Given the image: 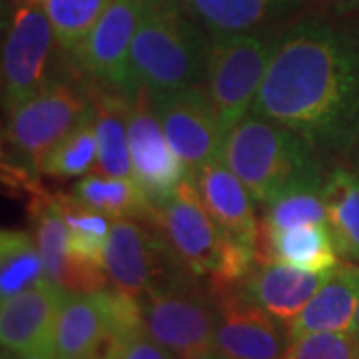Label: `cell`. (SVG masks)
Returning a JSON list of instances; mask_svg holds the SVG:
<instances>
[{
	"label": "cell",
	"mask_w": 359,
	"mask_h": 359,
	"mask_svg": "<svg viewBox=\"0 0 359 359\" xmlns=\"http://www.w3.org/2000/svg\"><path fill=\"white\" fill-rule=\"evenodd\" d=\"M252 114L295 132L320 156L359 138V32L304 18L278 34Z\"/></svg>",
	"instance_id": "obj_1"
},
{
	"label": "cell",
	"mask_w": 359,
	"mask_h": 359,
	"mask_svg": "<svg viewBox=\"0 0 359 359\" xmlns=\"http://www.w3.org/2000/svg\"><path fill=\"white\" fill-rule=\"evenodd\" d=\"M210 40L180 0H144L130 48L136 88L152 96L204 84Z\"/></svg>",
	"instance_id": "obj_2"
},
{
	"label": "cell",
	"mask_w": 359,
	"mask_h": 359,
	"mask_svg": "<svg viewBox=\"0 0 359 359\" xmlns=\"http://www.w3.org/2000/svg\"><path fill=\"white\" fill-rule=\"evenodd\" d=\"M222 160L259 205H268L292 188L321 186L325 180L320 154L308 142L256 114H245L226 136Z\"/></svg>",
	"instance_id": "obj_3"
},
{
	"label": "cell",
	"mask_w": 359,
	"mask_h": 359,
	"mask_svg": "<svg viewBox=\"0 0 359 359\" xmlns=\"http://www.w3.org/2000/svg\"><path fill=\"white\" fill-rule=\"evenodd\" d=\"M156 224L182 266L214 290L238 287L257 264L259 252L230 240L210 216L192 176L156 210Z\"/></svg>",
	"instance_id": "obj_4"
},
{
	"label": "cell",
	"mask_w": 359,
	"mask_h": 359,
	"mask_svg": "<svg viewBox=\"0 0 359 359\" xmlns=\"http://www.w3.org/2000/svg\"><path fill=\"white\" fill-rule=\"evenodd\" d=\"M142 316L158 344L176 355L216 347L218 294L184 273L140 297Z\"/></svg>",
	"instance_id": "obj_5"
},
{
	"label": "cell",
	"mask_w": 359,
	"mask_h": 359,
	"mask_svg": "<svg viewBox=\"0 0 359 359\" xmlns=\"http://www.w3.org/2000/svg\"><path fill=\"white\" fill-rule=\"evenodd\" d=\"M278 36L236 34L212 36L208 50L205 88L218 114L222 140L252 110L268 70Z\"/></svg>",
	"instance_id": "obj_6"
},
{
	"label": "cell",
	"mask_w": 359,
	"mask_h": 359,
	"mask_svg": "<svg viewBox=\"0 0 359 359\" xmlns=\"http://www.w3.org/2000/svg\"><path fill=\"white\" fill-rule=\"evenodd\" d=\"M94 102L72 80H50L36 94L6 112L4 146L11 148L22 168L32 162L39 168L42 156L65 138L92 112Z\"/></svg>",
	"instance_id": "obj_7"
},
{
	"label": "cell",
	"mask_w": 359,
	"mask_h": 359,
	"mask_svg": "<svg viewBox=\"0 0 359 359\" xmlns=\"http://www.w3.org/2000/svg\"><path fill=\"white\" fill-rule=\"evenodd\" d=\"M56 34L40 0H8L2 39V106L8 112L50 82Z\"/></svg>",
	"instance_id": "obj_8"
},
{
	"label": "cell",
	"mask_w": 359,
	"mask_h": 359,
	"mask_svg": "<svg viewBox=\"0 0 359 359\" xmlns=\"http://www.w3.org/2000/svg\"><path fill=\"white\" fill-rule=\"evenodd\" d=\"M104 271L116 290L138 299L158 285L190 273L168 245L156 219L132 218L112 224L104 252Z\"/></svg>",
	"instance_id": "obj_9"
},
{
	"label": "cell",
	"mask_w": 359,
	"mask_h": 359,
	"mask_svg": "<svg viewBox=\"0 0 359 359\" xmlns=\"http://www.w3.org/2000/svg\"><path fill=\"white\" fill-rule=\"evenodd\" d=\"M128 142L134 180L146 200L158 210L178 192L190 172L172 150L148 90H138L130 102Z\"/></svg>",
	"instance_id": "obj_10"
},
{
	"label": "cell",
	"mask_w": 359,
	"mask_h": 359,
	"mask_svg": "<svg viewBox=\"0 0 359 359\" xmlns=\"http://www.w3.org/2000/svg\"><path fill=\"white\" fill-rule=\"evenodd\" d=\"M156 116L172 150L194 176L210 160L222 156L218 114L202 84L152 96Z\"/></svg>",
	"instance_id": "obj_11"
},
{
	"label": "cell",
	"mask_w": 359,
	"mask_h": 359,
	"mask_svg": "<svg viewBox=\"0 0 359 359\" xmlns=\"http://www.w3.org/2000/svg\"><path fill=\"white\" fill-rule=\"evenodd\" d=\"M142 8L144 0H112L76 54L82 70L94 82L124 94L128 100L138 94L130 70V48Z\"/></svg>",
	"instance_id": "obj_12"
},
{
	"label": "cell",
	"mask_w": 359,
	"mask_h": 359,
	"mask_svg": "<svg viewBox=\"0 0 359 359\" xmlns=\"http://www.w3.org/2000/svg\"><path fill=\"white\" fill-rule=\"evenodd\" d=\"M218 327L216 347L231 359H282L287 335L282 334L276 318L236 287L216 290Z\"/></svg>",
	"instance_id": "obj_13"
},
{
	"label": "cell",
	"mask_w": 359,
	"mask_h": 359,
	"mask_svg": "<svg viewBox=\"0 0 359 359\" xmlns=\"http://www.w3.org/2000/svg\"><path fill=\"white\" fill-rule=\"evenodd\" d=\"M68 290L42 278L25 292L2 299L0 308V341L2 349L16 355L54 346L56 321Z\"/></svg>",
	"instance_id": "obj_14"
},
{
	"label": "cell",
	"mask_w": 359,
	"mask_h": 359,
	"mask_svg": "<svg viewBox=\"0 0 359 359\" xmlns=\"http://www.w3.org/2000/svg\"><path fill=\"white\" fill-rule=\"evenodd\" d=\"M205 210L222 231L238 244L259 252V226L254 198L222 156L210 160L192 176Z\"/></svg>",
	"instance_id": "obj_15"
},
{
	"label": "cell",
	"mask_w": 359,
	"mask_h": 359,
	"mask_svg": "<svg viewBox=\"0 0 359 359\" xmlns=\"http://www.w3.org/2000/svg\"><path fill=\"white\" fill-rule=\"evenodd\" d=\"M330 271H308L282 262L257 257L254 269L236 287L245 299L285 323L294 320L316 295Z\"/></svg>",
	"instance_id": "obj_16"
},
{
	"label": "cell",
	"mask_w": 359,
	"mask_h": 359,
	"mask_svg": "<svg viewBox=\"0 0 359 359\" xmlns=\"http://www.w3.org/2000/svg\"><path fill=\"white\" fill-rule=\"evenodd\" d=\"M30 210H32V226H34L40 256L44 262L46 278L62 285L68 292L104 290L108 282L106 271L80 264L70 254V236L65 218L60 214V208L56 204V198L39 200Z\"/></svg>",
	"instance_id": "obj_17"
},
{
	"label": "cell",
	"mask_w": 359,
	"mask_h": 359,
	"mask_svg": "<svg viewBox=\"0 0 359 359\" xmlns=\"http://www.w3.org/2000/svg\"><path fill=\"white\" fill-rule=\"evenodd\" d=\"M110 335L104 290L68 292L56 321L54 347L60 359H102Z\"/></svg>",
	"instance_id": "obj_18"
},
{
	"label": "cell",
	"mask_w": 359,
	"mask_h": 359,
	"mask_svg": "<svg viewBox=\"0 0 359 359\" xmlns=\"http://www.w3.org/2000/svg\"><path fill=\"white\" fill-rule=\"evenodd\" d=\"M359 306V266H335L327 280L294 320L287 323V341L318 332H347Z\"/></svg>",
	"instance_id": "obj_19"
},
{
	"label": "cell",
	"mask_w": 359,
	"mask_h": 359,
	"mask_svg": "<svg viewBox=\"0 0 359 359\" xmlns=\"http://www.w3.org/2000/svg\"><path fill=\"white\" fill-rule=\"evenodd\" d=\"M212 36L254 34L299 13L304 0H180Z\"/></svg>",
	"instance_id": "obj_20"
},
{
	"label": "cell",
	"mask_w": 359,
	"mask_h": 359,
	"mask_svg": "<svg viewBox=\"0 0 359 359\" xmlns=\"http://www.w3.org/2000/svg\"><path fill=\"white\" fill-rule=\"evenodd\" d=\"M92 102L96 110L98 136L96 172L112 178L134 180L128 142V110L132 100L116 90L102 86L92 92Z\"/></svg>",
	"instance_id": "obj_21"
},
{
	"label": "cell",
	"mask_w": 359,
	"mask_h": 359,
	"mask_svg": "<svg viewBox=\"0 0 359 359\" xmlns=\"http://www.w3.org/2000/svg\"><path fill=\"white\" fill-rule=\"evenodd\" d=\"M337 250L325 224H309L292 230L259 236V257L282 262L308 271H332Z\"/></svg>",
	"instance_id": "obj_22"
},
{
	"label": "cell",
	"mask_w": 359,
	"mask_h": 359,
	"mask_svg": "<svg viewBox=\"0 0 359 359\" xmlns=\"http://www.w3.org/2000/svg\"><path fill=\"white\" fill-rule=\"evenodd\" d=\"M72 196L78 202L116 219H146L154 222L156 208L138 188L134 180L106 176L102 172H88L78 180Z\"/></svg>",
	"instance_id": "obj_23"
},
{
	"label": "cell",
	"mask_w": 359,
	"mask_h": 359,
	"mask_svg": "<svg viewBox=\"0 0 359 359\" xmlns=\"http://www.w3.org/2000/svg\"><path fill=\"white\" fill-rule=\"evenodd\" d=\"M327 230L335 250L349 262H359V176L346 168H334L323 180Z\"/></svg>",
	"instance_id": "obj_24"
},
{
	"label": "cell",
	"mask_w": 359,
	"mask_h": 359,
	"mask_svg": "<svg viewBox=\"0 0 359 359\" xmlns=\"http://www.w3.org/2000/svg\"><path fill=\"white\" fill-rule=\"evenodd\" d=\"M56 204L60 208V214L68 228L70 254L76 257L80 264L104 269L106 242H108L114 222L82 202H78L74 196H58Z\"/></svg>",
	"instance_id": "obj_25"
},
{
	"label": "cell",
	"mask_w": 359,
	"mask_h": 359,
	"mask_svg": "<svg viewBox=\"0 0 359 359\" xmlns=\"http://www.w3.org/2000/svg\"><path fill=\"white\" fill-rule=\"evenodd\" d=\"M98 162V136H96V110L90 112L76 128L56 142L40 158L39 170L54 178L84 176Z\"/></svg>",
	"instance_id": "obj_26"
},
{
	"label": "cell",
	"mask_w": 359,
	"mask_h": 359,
	"mask_svg": "<svg viewBox=\"0 0 359 359\" xmlns=\"http://www.w3.org/2000/svg\"><path fill=\"white\" fill-rule=\"evenodd\" d=\"M44 273L39 244L22 230L0 233V297H13L34 285Z\"/></svg>",
	"instance_id": "obj_27"
},
{
	"label": "cell",
	"mask_w": 359,
	"mask_h": 359,
	"mask_svg": "<svg viewBox=\"0 0 359 359\" xmlns=\"http://www.w3.org/2000/svg\"><path fill=\"white\" fill-rule=\"evenodd\" d=\"M309 224L327 226V210L321 186H297L280 194L266 205V216L262 219L259 236L292 230Z\"/></svg>",
	"instance_id": "obj_28"
},
{
	"label": "cell",
	"mask_w": 359,
	"mask_h": 359,
	"mask_svg": "<svg viewBox=\"0 0 359 359\" xmlns=\"http://www.w3.org/2000/svg\"><path fill=\"white\" fill-rule=\"evenodd\" d=\"M60 48L76 56L112 0H40Z\"/></svg>",
	"instance_id": "obj_29"
},
{
	"label": "cell",
	"mask_w": 359,
	"mask_h": 359,
	"mask_svg": "<svg viewBox=\"0 0 359 359\" xmlns=\"http://www.w3.org/2000/svg\"><path fill=\"white\" fill-rule=\"evenodd\" d=\"M282 359H359V339L347 332H318L292 339Z\"/></svg>",
	"instance_id": "obj_30"
},
{
	"label": "cell",
	"mask_w": 359,
	"mask_h": 359,
	"mask_svg": "<svg viewBox=\"0 0 359 359\" xmlns=\"http://www.w3.org/2000/svg\"><path fill=\"white\" fill-rule=\"evenodd\" d=\"M102 359H178V355L158 344L146 323H140L110 335Z\"/></svg>",
	"instance_id": "obj_31"
},
{
	"label": "cell",
	"mask_w": 359,
	"mask_h": 359,
	"mask_svg": "<svg viewBox=\"0 0 359 359\" xmlns=\"http://www.w3.org/2000/svg\"><path fill=\"white\" fill-rule=\"evenodd\" d=\"M321 2L337 14H351L359 11V0H321Z\"/></svg>",
	"instance_id": "obj_32"
},
{
	"label": "cell",
	"mask_w": 359,
	"mask_h": 359,
	"mask_svg": "<svg viewBox=\"0 0 359 359\" xmlns=\"http://www.w3.org/2000/svg\"><path fill=\"white\" fill-rule=\"evenodd\" d=\"M178 359H231L226 353H222L218 347H208V349H200V351H192L186 355H180Z\"/></svg>",
	"instance_id": "obj_33"
},
{
	"label": "cell",
	"mask_w": 359,
	"mask_h": 359,
	"mask_svg": "<svg viewBox=\"0 0 359 359\" xmlns=\"http://www.w3.org/2000/svg\"><path fill=\"white\" fill-rule=\"evenodd\" d=\"M20 359H60V358H58V353H56V347L46 346V347H40V349H36V351H30V353L20 355Z\"/></svg>",
	"instance_id": "obj_34"
},
{
	"label": "cell",
	"mask_w": 359,
	"mask_h": 359,
	"mask_svg": "<svg viewBox=\"0 0 359 359\" xmlns=\"http://www.w3.org/2000/svg\"><path fill=\"white\" fill-rule=\"evenodd\" d=\"M349 332L355 335L359 339V306H358V311H355V318L351 321V327H349Z\"/></svg>",
	"instance_id": "obj_35"
},
{
	"label": "cell",
	"mask_w": 359,
	"mask_h": 359,
	"mask_svg": "<svg viewBox=\"0 0 359 359\" xmlns=\"http://www.w3.org/2000/svg\"><path fill=\"white\" fill-rule=\"evenodd\" d=\"M2 359H18V355L13 353V351H8V349H4V351H2Z\"/></svg>",
	"instance_id": "obj_36"
},
{
	"label": "cell",
	"mask_w": 359,
	"mask_h": 359,
	"mask_svg": "<svg viewBox=\"0 0 359 359\" xmlns=\"http://www.w3.org/2000/svg\"><path fill=\"white\" fill-rule=\"evenodd\" d=\"M355 150H358V154H355V166H358V176H359V138L355 142Z\"/></svg>",
	"instance_id": "obj_37"
}]
</instances>
